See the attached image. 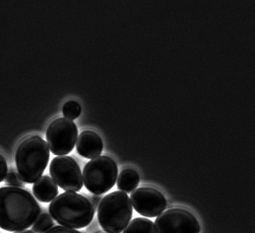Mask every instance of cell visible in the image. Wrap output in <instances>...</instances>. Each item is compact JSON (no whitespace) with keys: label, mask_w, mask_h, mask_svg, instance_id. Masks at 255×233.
Returning <instances> with one entry per match:
<instances>
[{"label":"cell","mask_w":255,"mask_h":233,"mask_svg":"<svg viewBox=\"0 0 255 233\" xmlns=\"http://www.w3.org/2000/svg\"><path fill=\"white\" fill-rule=\"evenodd\" d=\"M41 208L31 193L14 186L0 188V228L9 232L26 230L41 214Z\"/></svg>","instance_id":"1"},{"label":"cell","mask_w":255,"mask_h":233,"mask_svg":"<svg viewBox=\"0 0 255 233\" xmlns=\"http://www.w3.org/2000/svg\"><path fill=\"white\" fill-rule=\"evenodd\" d=\"M49 211L57 223L74 230L89 226L95 214L90 200L76 192H65L56 197L49 204Z\"/></svg>","instance_id":"2"},{"label":"cell","mask_w":255,"mask_h":233,"mask_svg":"<svg viewBox=\"0 0 255 233\" xmlns=\"http://www.w3.org/2000/svg\"><path fill=\"white\" fill-rule=\"evenodd\" d=\"M49 146L40 136H30L19 144L15 154L17 171L27 184L38 180L47 167L49 160Z\"/></svg>","instance_id":"3"},{"label":"cell","mask_w":255,"mask_h":233,"mask_svg":"<svg viewBox=\"0 0 255 233\" xmlns=\"http://www.w3.org/2000/svg\"><path fill=\"white\" fill-rule=\"evenodd\" d=\"M99 223L108 233H121L131 221L133 206L128 194L114 191L107 194L97 208Z\"/></svg>","instance_id":"4"},{"label":"cell","mask_w":255,"mask_h":233,"mask_svg":"<svg viewBox=\"0 0 255 233\" xmlns=\"http://www.w3.org/2000/svg\"><path fill=\"white\" fill-rule=\"evenodd\" d=\"M82 177L85 188L89 192L100 195L109 191L116 184L118 166L111 157H96L86 163Z\"/></svg>","instance_id":"5"},{"label":"cell","mask_w":255,"mask_h":233,"mask_svg":"<svg viewBox=\"0 0 255 233\" xmlns=\"http://www.w3.org/2000/svg\"><path fill=\"white\" fill-rule=\"evenodd\" d=\"M78 136V129L72 120L59 118L48 126L46 139L52 153L65 155L73 151Z\"/></svg>","instance_id":"6"},{"label":"cell","mask_w":255,"mask_h":233,"mask_svg":"<svg viewBox=\"0 0 255 233\" xmlns=\"http://www.w3.org/2000/svg\"><path fill=\"white\" fill-rule=\"evenodd\" d=\"M156 233H200V226L194 214L184 208H172L155 220Z\"/></svg>","instance_id":"7"},{"label":"cell","mask_w":255,"mask_h":233,"mask_svg":"<svg viewBox=\"0 0 255 233\" xmlns=\"http://www.w3.org/2000/svg\"><path fill=\"white\" fill-rule=\"evenodd\" d=\"M49 173L56 184L67 192L77 193L82 189V173L73 157H55L49 166Z\"/></svg>","instance_id":"8"},{"label":"cell","mask_w":255,"mask_h":233,"mask_svg":"<svg viewBox=\"0 0 255 233\" xmlns=\"http://www.w3.org/2000/svg\"><path fill=\"white\" fill-rule=\"evenodd\" d=\"M133 209L146 218H155L168 206L164 194L153 187H141L133 190L130 195Z\"/></svg>","instance_id":"9"},{"label":"cell","mask_w":255,"mask_h":233,"mask_svg":"<svg viewBox=\"0 0 255 233\" xmlns=\"http://www.w3.org/2000/svg\"><path fill=\"white\" fill-rule=\"evenodd\" d=\"M104 143L98 133L85 130L80 133L77 141V153L87 159H93L102 153Z\"/></svg>","instance_id":"10"},{"label":"cell","mask_w":255,"mask_h":233,"mask_svg":"<svg viewBox=\"0 0 255 233\" xmlns=\"http://www.w3.org/2000/svg\"><path fill=\"white\" fill-rule=\"evenodd\" d=\"M33 195L39 202H50L58 194V187L53 178L45 175L41 176L38 180L34 182L33 186Z\"/></svg>","instance_id":"11"},{"label":"cell","mask_w":255,"mask_h":233,"mask_svg":"<svg viewBox=\"0 0 255 233\" xmlns=\"http://www.w3.org/2000/svg\"><path fill=\"white\" fill-rule=\"evenodd\" d=\"M140 177L138 173L132 168L124 169L119 174L117 186L120 191L131 193L139 184Z\"/></svg>","instance_id":"12"},{"label":"cell","mask_w":255,"mask_h":233,"mask_svg":"<svg viewBox=\"0 0 255 233\" xmlns=\"http://www.w3.org/2000/svg\"><path fill=\"white\" fill-rule=\"evenodd\" d=\"M123 233H156L155 226L147 218H134L129 222Z\"/></svg>","instance_id":"13"},{"label":"cell","mask_w":255,"mask_h":233,"mask_svg":"<svg viewBox=\"0 0 255 233\" xmlns=\"http://www.w3.org/2000/svg\"><path fill=\"white\" fill-rule=\"evenodd\" d=\"M54 226V222L50 214L42 213L32 226V230L36 233H45Z\"/></svg>","instance_id":"14"},{"label":"cell","mask_w":255,"mask_h":233,"mask_svg":"<svg viewBox=\"0 0 255 233\" xmlns=\"http://www.w3.org/2000/svg\"><path fill=\"white\" fill-rule=\"evenodd\" d=\"M62 111L65 118L74 120L81 115V106L76 101H69L64 105Z\"/></svg>","instance_id":"15"},{"label":"cell","mask_w":255,"mask_h":233,"mask_svg":"<svg viewBox=\"0 0 255 233\" xmlns=\"http://www.w3.org/2000/svg\"><path fill=\"white\" fill-rule=\"evenodd\" d=\"M5 182L7 186L21 187V188H22L25 185L23 181L20 178L17 170L12 167H10V170H8L7 174L5 178Z\"/></svg>","instance_id":"16"},{"label":"cell","mask_w":255,"mask_h":233,"mask_svg":"<svg viewBox=\"0 0 255 233\" xmlns=\"http://www.w3.org/2000/svg\"><path fill=\"white\" fill-rule=\"evenodd\" d=\"M45 233H83L82 232L78 231V230H74V229H70V228L65 227L62 226H56L53 228H51L50 230H48Z\"/></svg>","instance_id":"17"},{"label":"cell","mask_w":255,"mask_h":233,"mask_svg":"<svg viewBox=\"0 0 255 233\" xmlns=\"http://www.w3.org/2000/svg\"><path fill=\"white\" fill-rule=\"evenodd\" d=\"M8 172V166L6 160L2 154H0V183L3 182Z\"/></svg>","instance_id":"18"},{"label":"cell","mask_w":255,"mask_h":233,"mask_svg":"<svg viewBox=\"0 0 255 233\" xmlns=\"http://www.w3.org/2000/svg\"><path fill=\"white\" fill-rule=\"evenodd\" d=\"M101 199H102V197L100 196V195H98V194H94V195L91 197L90 202L93 204L95 210H96V209L98 208L99 204H100Z\"/></svg>","instance_id":"19"},{"label":"cell","mask_w":255,"mask_h":233,"mask_svg":"<svg viewBox=\"0 0 255 233\" xmlns=\"http://www.w3.org/2000/svg\"><path fill=\"white\" fill-rule=\"evenodd\" d=\"M14 233H35L33 230H22V231L16 232Z\"/></svg>","instance_id":"20"},{"label":"cell","mask_w":255,"mask_h":233,"mask_svg":"<svg viewBox=\"0 0 255 233\" xmlns=\"http://www.w3.org/2000/svg\"></svg>","instance_id":"21"}]
</instances>
